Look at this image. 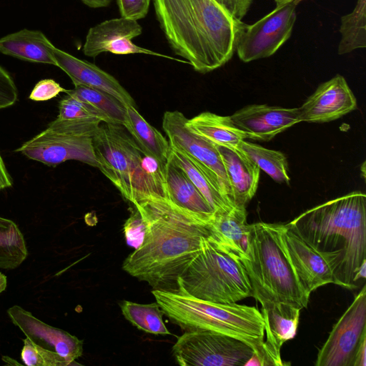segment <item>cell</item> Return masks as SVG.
<instances>
[{
  "mask_svg": "<svg viewBox=\"0 0 366 366\" xmlns=\"http://www.w3.org/2000/svg\"><path fill=\"white\" fill-rule=\"evenodd\" d=\"M21 359L28 366H61L59 361L26 337L23 340Z\"/></svg>",
  "mask_w": 366,
  "mask_h": 366,
  "instance_id": "obj_34",
  "label": "cell"
},
{
  "mask_svg": "<svg viewBox=\"0 0 366 366\" xmlns=\"http://www.w3.org/2000/svg\"><path fill=\"white\" fill-rule=\"evenodd\" d=\"M234 19L242 21L249 9L252 0H215Z\"/></svg>",
  "mask_w": 366,
  "mask_h": 366,
  "instance_id": "obj_39",
  "label": "cell"
},
{
  "mask_svg": "<svg viewBox=\"0 0 366 366\" xmlns=\"http://www.w3.org/2000/svg\"><path fill=\"white\" fill-rule=\"evenodd\" d=\"M66 89L60 86L59 83L51 79L39 81L32 89L29 99L36 102H44L51 99L61 92H66Z\"/></svg>",
  "mask_w": 366,
  "mask_h": 366,
  "instance_id": "obj_38",
  "label": "cell"
},
{
  "mask_svg": "<svg viewBox=\"0 0 366 366\" xmlns=\"http://www.w3.org/2000/svg\"><path fill=\"white\" fill-rule=\"evenodd\" d=\"M7 286V277L2 272H0V294L4 292Z\"/></svg>",
  "mask_w": 366,
  "mask_h": 366,
  "instance_id": "obj_44",
  "label": "cell"
},
{
  "mask_svg": "<svg viewBox=\"0 0 366 366\" xmlns=\"http://www.w3.org/2000/svg\"><path fill=\"white\" fill-rule=\"evenodd\" d=\"M356 108V98L345 79L337 74L320 84L298 109L300 122L324 123L339 119Z\"/></svg>",
  "mask_w": 366,
  "mask_h": 366,
  "instance_id": "obj_16",
  "label": "cell"
},
{
  "mask_svg": "<svg viewBox=\"0 0 366 366\" xmlns=\"http://www.w3.org/2000/svg\"><path fill=\"white\" fill-rule=\"evenodd\" d=\"M366 340V287L334 325L320 349L315 365L352 366L356 352Z\"/></svg>",
  "mask_w": 366,
  "mask_h": 366,
  "instance_id": "obj_10",
  "label": "cell"
},
{
  "mask_svg": "<svg viewBox=\"0 0 366 366\" xmlns=\"http://www.w3.org/2000/svg\"><path fill=\"white\" fill-rule=\"evenodd\" d=\"M301 1L281 2L253 24L243 23L235 49L239 58L249 62L274 54L290 37L296 21V7Z\"/></svg>",
  "mask_w": 366,
  "mask_h": 366,
  "instance_id": "obj_9",
  "label": "cell"
},
{
  "mask_svg": "<svg viewBox=\"0 0 366 366\" xmlns=\"http://www.w3.org/2000/svg\"><path fill=\"white\" fill-rule=\"evenodd\" d=\"M85 117L99 119L89 104L74 97L67 94L59 102L57 119L71 120Z\"/></svg>",
  "mask_w": 366,
  "mask_h": 366,
  "instance_id": "obj_33",
  "label": "cell"
},
{
  "mask_svg": "<svg viewBox=\"0 0 366 366\" xmlns=\"http://www.w3.org/2000/svg\"><path fill=\"white\" fill-rule=\"evenodd\" d=\"M340 31L339 54L366 46V0H357L352 12L342 17Z\"/></svg>",
  "mask_w": 366,
  "mask_h": 366,
  "instance_id": "obj_31",
  "label": "cell"
},
{
  "mask_svg": "<svg viewBox=\"0 0 366 366\" xmlns=\"http://www.w3.org/2000/svg\"><path fill=\"white\" fill-rule=\"evenodd\" d=\"M168 160L185 172L215 212L229 211L235 207L223 194L217 180L193 157L170 145Z\"/></svg>",
  "mask_w": 366,
  "mask_h": 366,
  "instance_id": "obj_24",
  "label": "cell"
},
{
  "mask_svg": "<svg viewBox=\"0 0 366 366\" xmlns=\"http://www.w3.org/2000/svg\"><path fill=\"white\" fill-rule=\"evenodd\" d=\"M179 284L189 295L214 303L233 304L252 297L241 261L219 249L209 238Z\"/></svg>",
  "mask_w": 366,
  "mask_h": 366,
  "instance_id": "obj_6",
  "label": "cell"
},
{
  "mask_svg": "<svg viewBox=\"0 0 366 366\" xmlns=\"http://www.w3.org/2000/svg\"><path fill=\"white\" fill-rule=\"evenodd\" d=\"M120 124H101L93 137L99 169L132 202V182L139 167L142 149Z\"/></svg>",
  "mask_w": 366,
  "mask_h": 366,
  "instance_id": "obj_7",
  "label": "cell"
},
{
  "mask_svg": "<svg viewBox=\"0 0 366 366\" xmlns=\"http://www.w3.org/2000/svg\"><path fill=\"white\" fill-rule=\"evenodd\" d=\"M165 169L167 199L179 209L210 223L215 211L185 172L170 160Z\"/></svg>",
  "mask_w": 366,
  "mask_h": 366,
  "instance_id": "obj_22",
  "label": "cell"
},
{
  "mask_svg": "<svg viewBox=\"0 0 366 366\" xmlns=\"http://www.w3.org/2000/svg\"><path fill=\"white\" fill-rule=\"evenodd\" d=\"M12 186V179L0 154V189Z\"/></svg>",
  "mask_w": 366,
  "mask_h": 366,
  "instance_id": "obj_40",
  "label": "cell"
},
{
  "mask_svg": "<svg viewBox=\"0 0 366 366\" xmlns=\"http://www.w3.org/2000/svg\"><path fill=\"white\" fill-rule=\"evenodd\" d=\"M27 256L25 239L17 224L0 217V268L15 269Z\"/></svg>",
  "mask_w": 366,
  "mask_h": 366,
  "instance_id": "obj_29",
  "label": "cell"
},
{
  "mask_svg": "<svg viewBox=\"0 0 366 366\" xmlns=\"http://www.w3.org/2000/svg\"><path fill=\"white\" fill-rule=\"evenodd\" d=\"M142 32V28L137 21L122 16L106 20L89 29L82 50L89 57H96L104 52L117 55L143 54L187 63L134 44L132 39Z\"/></svg>",
  "mask_w": 366,
  "mask_h": 366,
  "instance_id": "obj_14",
  "label": "cell"
},
{
  "mask_svg": "<svg viewBox=\"0 0 366 366\" xmlns=\"http://www.w3.org/2000/svg\"><path fill=\"white\" fill-rule=\"evenodd\" d=\"M56 66L63 70L74 84H82L106 92L126 107H136L134 99L113 76L94 64L79 59L70 54L55 48Z\"/></svg>",
  "mask_w": 366,
  "mask_h": 366,
  "instance_id": "obj_19",
  "label": "cell"
},
{
  "mask_svg": "<svg viewBox=\"0 0 366 366\" xmlns=\"http://www.w3.org/2000/svg\"><path fill=\"white\" fill-rule=\"evenodd\" d=\"M282 236L298 280L308 295L325 285L335 284L333 272L325 258L290 222L283 224Z\"/></svg>",
  "mask_w": 366,
  "mask_h": 366,
  "instance_id": "obj_15",
  "label": "cell"
},
{
  "mask_svg": "<svg viewBox=\"0 0 366 366\" xmlns=\"http://www.w3.org/2000/svg\"><path fill=\"white\" fill-rule=\"evenodd\" d=\"M123 126L144 153L163 164H167L170 153L169 141L144 119L136 107H127V117Z\"/></svg>",
  "mask_w": 366,
  "mask_h": 366,
  "instance_id": "obj_26",
  "label": "cell"
},
{
  "mask_svg": "<svg viewBox=\"0 0 366 366\" xmlns=\"http://www.w3.org/2000/svg\"><path fill=\"white\" fill-rule=\"evenodd\" d=\"M1 190V189H0Z\"/></svg>",
  "mask_w": 366,
  "mask_h": 366,
  "instance_id": "obj_47",
  "label": "cell"
},
{
  "mask_svg": "<svg viewBox=\"0 0 366 366\" xmlns=\"http://www.w3.org/2000/svg\"><path fill=\"white\" fill-rule=\"evenodd\" d=\"M187 119L179 111L164 112L162 126L170 145L196 159L217 180L223 194L233 204L225 167L217 145L190 129L186 124Z\"/></svg>",
  "mask_w": 366,
  "mask_h": 366,
  "instance_id": "obj_11",
  "label": "cell"
},
{
  "mask_svg": "<svg viewBox=\"0 0 366 366\" xmlns=\"http://www.w3.org/2000/svg\"><path fill=\"white\" fill-rule=\"evenodd\" d=\"M6 312L26 337L56 358L61 366L78 365L74 361L82 355L83 340L44 323L19 305L9 307Z\"/></svg>",
  "mask_w": 366,
  "mask_h": 366,
  "instance_id": "obj_13",
  "label": "cell"
},
{
  "mask_svg": "<svg viewBox=\"0 0 366 366\" xmlns=\"http://www.w3.org/2000/svg\"><path fill=\"white\" fill-rule=\"evenodd\" d=\"M152 293L164 314L185 332L207 330L237 338L253 349L261 366L268 365L264 322L255 307L202 300L189 295L179 284L177 290H152Z\"/></svg>",
  "mask_w": 366,
  "mask_h": 366,
  "instance_id": "obj_4",
  "label": "cell"
},
{
  "mask_svg": "<svg viewBox=\"0 0 366 366\" xmlns=\"http://www.w3.org/2000/svg\"><path fill=\"white\" fill-rule=\"evenodd\" d=\"M186 124L193 132L216 145L237 148L247 139V134L234 125L230 117L204 112L188 119Z\"/></svg>",
  "mask_w": 366,
  "mask_h": 366,
  "instance_id": "obj_25",
  "label": "cell"
},
{
  "mask_svg": "<svg viewBox=\"0 0 366 366\" xmlns=\"http://www.w3.org/2000/svg\"><path fill=\"white\" fill-rule=\"evenodd\" d=\"M146 229V222L139 210L136 208V210L124 224V233L127 244L134 247V249H137L144 242Z\"/></svg>",
  "mask_w": 366,
  "mask_h": 366,
  "instance_id": "obj_35",
  "label": "cell"
},
{
  "mask_svg": "<svg viewBox=\"0 0 366 366\" xmlns=\"http://www.w3.org/2000/svg\"><path fill=\"white\" fill-rule=\"evenodd\" d=\"M55 48L39 30L24 29L0 39V52L31 62L56 66Z\"/></svg>",
  "mask_w": 366,
  "mask_h": 366,
  "instance_id": "obj_23",
  "label": "cell"
},
{
  "mask_svg": "<svg viewBox=\"0 0 366 366\" xmlns=\"http://www.w3.org/2000/svg\"><path fill=\"white\" fill-rule=\"evenodd\" d=\"M157 19L174 52L206 74L232 57L242 21L215 0H152Z\"/></svg>",
  "mask_w": 366,
  "mask_h": 366,
  "instance_id": "obj_2",
  "label": "cell"
},
{
  "mask_svg": "<svg viewBox=\"0 0 366 366\" xmlns=\"http://www.w3.org/2000/svg\"><path fill=\"white\" fill-rule=\"evenodd\" d=\"M366 340L358 347L352 366H366Z\"/></svg>",
  "mask_w": 366,
  "mask_h": 366,
  "instance_id": "obj_41",
  "label": "cell"
},
{
  "mask_svg": "<svg viewBox=\"0 0 366 366\" xmlns=\"http://www.w3.org/2000/svg\"><path fill=\"white\" fill-rule=\"evenodd\" d=\"M96 117H85L71 120L56 119L50 122L48 128L55 132L75 135L94 137L102 124Z\"/></svg>",
  "mask_w": 366,
  "mask_h": 366,
  "instance_id": "obj_32",
  "label": "cell"
},
{
  "mask_svg": "<svg viewBox=\"0 0 366 366\" xmlns=\"http://www.w3.org/2000/svg\"><path fill=\"white\" fill-rule=\"evenodd\" d=\"M91 8H102L109 6L113 0H81Z\"/></svg>",
  "mask_w": 366,
  "mask_h": 366,
  "instance_id": "obj_42",
  "label": "cell"
},
{
  "mask_svg": "<svg viewBox=\"0 0 366 366\" xmlns=\"http://www.w3.org/2000/svg\"><path fill=\"white\" fill-rule=\"evenodd\" d=\"M150 2L151 0H117L121 16L135 21L147 16Z\"/></svg>",
  "mask_w": 366,
  "mask_h": 366,
  "instance_id": "obj_36",
  "label": "cell"
},
{
  "mask_svg": "<svg viewBox=\"0 0 366 366\" xmlns=\"http://www.w3.org/2000/svg\"><path fill=\"white\" fill-rule=\"evenodd\" d=\"M119 306L124 317L137 328L154 335L171 334L162 319L164 312L157 302L139 304L123 300Z\"/></svg>",
  "mask_w": 366,
  "mask_h": 366,
  "instance_id": "obj_30",
  "label": "cell"
},
{
  "mask_svg": "<svg viewBox=\"0 0 366 366\" xmlns=\"http://www.w3.org/2000/svg\"><path fill=\"white\" fill-rule=\"evenodd\" d=\"M366 277V261L363 262L355 273L354 282L355 285L361 279H365Z\"/></svg>",
  "mask_w": 366,
  "mask_h": 366,
  "instance_id": "obj_43",
  "label": "cell"
},
{
  "mask_svg": "<svg viewBox=\"0 0 366 366\" xmlns=\"http://www.w3.org/2000/svg\"><path fill=\"white\" fill-rule=\"evenodd\" d=\"M17 98L18 90L12 77L0 66V109L12 106Z\"/></svg>",
  "mask_w": 366,
  "mask_h": 366,
  "instance_id": "obj_37",
  "label": "cell"
},
{
  "mask_svg": "<svg viewBox=\"0 0 366 366\" xmlns=\"http://www.w3.org/2000/svg\"><path fill=\"white\" fill-rule=\"evenodd\" d=\"M253 353L244 342L207 330L187 331L172 347L173 356L182 366H244Z\"/></svg>",
  "mask_w": 366,
  "mask_h": 366,
  "instance_id": "obj_8",
  "label": "cell"
},
{
  "mask_svg": "<svg viewBox=\"0 0 366 366\" xmlns=\"http://www.w3.org/2000/svg\"><path fill=\"white\" fill-rule=\"evenodd\" d=\"M237 148L278 183L290 184L288 164L285 154L260 145L242 140Z\"/></svg>",
  "mask_w": 366,
  "mask_h": 366,
  "instance_id": "obj_28",
  "label": "cell"
},
{
  "mask_svg": "<svg viewBox=\"0 0 366 366\" xmlns=\"http://www.w3.org/2000/svg\"><path fill=\"white\" fill-rule=\"evenodd\" d=\"M134 205L147 229L142 245L124 259L123 270L153 290H177L179 280L209 237V223L164 198H149Z\"/></svg>",
  "mask_w": 366,
  "mask_h": 366,
  "instance_id": "obj_1",
  "label": "cell"
},
{
  "mask_svg": "<svg viewBox=\"0 0 366 366\" xmlns=\"http://www.w3.org/2000/svg\"><path fill=\"white\" fill-rule=\"evenodd\" d=\"M290 223L327 260L335 284L353 289L366 261V196L352 192L312 207Z\"/></svg>",
  "mask_w": 366,
  "mask_h": 366,
  "instance_id": "obj_3",
  "label": "cell"
},
{
  "mask_svg": "<svg viewBox=\"0 0 366 366\" xmlns=\"http://www.w3.org/2000/svg\"><path fill=\"white\" fill-rule=\"evenodd\" d=\"M66 93L89 104L102 122L124 124L127 107L112 94L82 84H74V88Z\"/></svg>",
  "mask_w": 366,
  "mask_h": 366,
  "instance_id": "obj_27",
  "label": "cell"
},
{
  "mask_svg": "<svg viewBox=\"0 0 366 366\" xmlns=\"http://www.w3.org/2000/svg\"><path fill=\"white\" fill-rule=\"evenodd\" d=\"M2 360L6 364V365H21L20 363L16 362V360L11 359V357L8 356H3Z\"/></svg>",
  "mask_w": 366,
  "mask_h": 366,
  "instance_id": "obj_45",
  "label": "cell"
},
{
  "mask_svg": "<svg viewBox=\"0 0 366 366\" xmlns=\"http://www.w3.org/2000/svg\"><path fill=\"white\" fill-rule=\"evenodd\" d=\"M262 305V316L264 322V350L268 365H285L280 356V349L297 333L300 309L291 305L273 302Z\"/></svg>",
  "mask_w": 366,
  "mask_h": 366,
  "instance_id": "obj_18",
  "label": "cell"
},
{
  "mask_svg": "<svg viewBox=\"0 0 366 366\" xmlns=\"http://www.w3.org/2000/svg\"><path fill=\"white\" fill-rule=\"evenodd\" d=\"M209 228L210 242L238 259L243 258L249 229L246 207H234L229 211L215 212Z\"/></svg>",
  "mask_w": 366,
  "mask_h": 366,
  "instance_id": "obj_21",
  "label": "cell"
},
{
  "mask_svg": "<svg viewBox=\"0 0 366 366\" xmlns=\"http://www.w3.org/2000/svg\"><path fill=\"white\" fill-rule=\"evenodd\" d=\"M283 224H249L247 247L240 260L248 277L252 297L261 305L282 302L300 310L310 299L300 285L282 236Z\"/></svg>",
  "mask_w": 366,
  "mask_h": 366,
  "instance_id": "obj_5",
  "label": "cell"
},
{
  "mask_svg": "<svg viewBox=\"0 0 366 366\" xmlns=\"http://www.w3.org/2000/svg\"><path fill=\"white\" fill-rule=\"evenodd\" d=\"M230 118L237 127L247 134V139L265 142L301 122L298 108L266 104L247 106Z\"/></svg>",
  "mask_w": 366,
  "mask_h": 366,
  "instance_id": "obj_17",
  "label": "cell"
},
{
  "mask_svg": "<svg viewBox=\"0 0 366 366\" xmlns=\"http://www.w3.org/2000/svg\"><path fill=\"white\" fill-rule=\"evenodd\" d=\"M286 1H287V0H275V2L277 4H280L281 2Z\"/></svg>",
  "mask_w": 366,
  "mask_h": 366,
  "instance_id": "obj_46",
  "label": "cell"
},
{
  "mask_svg": "<svg viewBox=\"0 0 366 366\" xmlns=\"http://www.w3.org/2000/svg\"><path fill=\"white\" fill-rule=\"evenodd\" d=\"M217 147L225 167L233 204L246 207L257 189L260 169L237 148Z\"/></svg>",
  "mask_w": 366,
  "mask_h": 366,
  "instance_id": "obj_20",
  "label": "cell"
},
{
  "mask_svg": "<svg viewBox=\"0 0 366 366\" xmlns=\"http://www.w3.org/2000/svg\"><path fill=\"white\" fill-rule=\"evenodd\" d=\"M93 137L61 133L46 128L24 143L16 152L48 166L77 160L99 168Z\"/></svg>",
  "mask_w": 366,
  "mask_h": 366,
  "instance_id": "obj_12",
  "label": "cell"
}]
</instances>
